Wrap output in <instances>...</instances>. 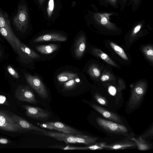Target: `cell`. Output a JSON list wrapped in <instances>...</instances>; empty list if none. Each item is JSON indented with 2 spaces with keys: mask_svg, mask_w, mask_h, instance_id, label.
Wrapping results in <instances>:
<instances>
[{
  "mask_svg": "<svg viewBox=\"0 0 153 153\" xmlns=\"http://www.w3.org/2000/svg\"><path fill=\"white\" fill-rule=\"evenodd\" d=\"M25 76L28 83L41 98L45 99L48 97L47 89L39 77L27 74H25Z\"/></svg>",
  "mask_w": 153,
  "mask_h": 153,
  "instance_id": "4",
  "label": "cell"
},
{
  "mask_svg": "<svg viewBox=\"0 0 153 153\" xmlns=\"http://www.w3.org/2000/svg\"><path fill=\"white\" fill-rule=\"evenodd\" d=\"M135 143L138 149L140 151L148 150L152 147V146L148 142L143 139L141 136L137 138L132 137L130 138Z\"/></svg>",
  "mask_w": 153,
  "mask_h": 153,
  "instance_id": "18",
  "label": "cell"
},
{
  "mask_svg": "<svg viewBox=\"0 0 153 153\" xmlns=\"http://www.w3.org/2000/svg\"><path fill=\"white\" fill-rule=\"evenodd\" d=\"M107 19L105 17L102 18L101 20V22L102 25H105L107 23Z\"/></svg>",
  "mask_w": 153,
  "mask_h": 153,
  "instance_id": "36",
  "label": "cell"
},
{
  "mask_svg": "<svg viewBox=\"0 0 153 153\" xmlns=\"http://www.w3.org/2000/svg\"><path fill=\"white\" fill-rule=\"evenodd\" d=\"M108 91L111 94H114L116 92V89L114 87L111 86L108 88Z\"/></svg>",
  "mask_w": 153,
  "mask_h": 153,
  "instance_id": "34",
  "label": "cell"
},
{
  "mask_svg": "<svg viewBox=\"0 0 153 153\" xmlns=\"http://www.w3.org/2000/svg\"><path fill=\"white\" fill-rule=\"evenodd\" d=\"M0 33L10 43L15 50L18 51L15 43L14 36L15 34L12 30H9L4 27L0 28Z\"/></svg>",
  "mask_w": 153,
  "mask_h": 153,
  "instance_id": "16",
  "label": "cell"
},
{
  "mask_svg": "<svg viewBox=\"0 0 153 153\" xmlns=\"http://www.w3.org/2000/svg\"><path fill=\"white\" fill-rule=\"evenodd\" d=\"M110 44L114 51L122 58L126 60H128L127 55L123 49L116 44L111 42Z\"/></svg>",
  "mask_w": 153,
  "mask_h": 153,
  "instance_id": "23",
  "label": "cell"
},
{
  "mask_svg": "<svg viewBox=\"0 0 153 153\" xmlns=\"http://www.w3.org/2000/svg\"><path fill=\"white\" fill-rule=\"evenodd\" d=\"M7 70L8 73L14 77L16 79L19 78L18 74L12 67L8 65L7 67Z\"/></svg>",
  "mask_w": 153,
  "mask_h": 153,
  "instance_id": "28",
  "label": "cell"
},
{
  "mask_svg": "<svg viewBox=\"0 0 153 153\" xmlns=\"http://www.w3.org/2000/svg\"><path fill=\"white\" fill-rule=\"evenodd\" d=\"M2 55V52L1 50L0 49V57Z\"/></svg>",
  "mask_w": 153,
  "mask_h": 153,
  "instance_id": "39",
  "label": "cell"
},
{
  "mask_svg": "<svg viewBox=\"0 0 153 153\" xmlns=\"http://www.w3.org/2000/svg\"><path fill=\"white\" fill-rule=\"evenodd\" d=\"M44 1V0H39V3L40 4H42Z\"/></svg>",
  "mask_w": 153,
  "mask_h": 153,
  "instance_id": "38",
  "label": "cell"
},
{
  "mask_svg": "<svg viewBox=\"0 0 153 153\" xmlns=\"http://www.w3.org/2000/svg\"><path fill=\"white\" fill-rule=\"evenodd\" d=\"M91 105L104 117L110 120L111 121L118 123H123L121 118L116 114L109 111L97 104H93Z\"/></svg>",
  "mask_w": 153,
  "mask_h": 153,
  "instance_id": "11",
  "label": "cell"
},
{
  "mask_svg": "<svg viewBox=\"0 0 153 153\" xmlns=\"http://www.w3.org/2000/svg\"><path fill=\"white\" fill-rule=\"evenodd\" d=\"M54 0H49L48 3V6L47 9V12L49 17H50L52 14L54 9Z\"/></svg>",
  "mask_w": 153,
  "mask_h": 153,
  "instance_id": "29",
  "label": "cell"
},
{
  "mask_svg": "<svg viewBox=\"0 0 153 153\" xmlns=\"http://www.w3.org/2000/svg\"><path fill=\"white\" fill-rule=\"evenodd\" d=\"M96 121L102 128L109 133L124 135L130 138L132 137L128 134V129L124 125L100 117L97 118Z\"/></svg>",
  "mask_w": 153,
  "mask_h": 153,
  "instance_id": "2",
  "label": "cell"
},
{
  "mask_svg": "<svg viewBox=\"0 0 153 153\" xmlns=\"http://www.w3.org/2000/svg\"><path fill=\"white\" fill-rule=\"evenodd\" d=\"M11 142L8 139L0 137V144H9Z\"/></svg>",
  "mask_w": 153,
  "mask_h": 153,
  "instance_id": "32",
  "label": "cell"
},
{
  "mask_svg": "<svg viewBox=\"0 0 153 153\" xmlns=\"http://www.w3.org/2000/svg\"><path fill=\"white\" fill-rule=\"evenodd\" d=\"M14 123L22 131L42 132L45 130L33 125L25 119L13 114H11Z\"/></svg>",
  "mask_w": 153,
  "mask_h": 153,
  "instance_id": "9",
  "label": "cell"
},
{
  "mask_svg": "<svg viewBox=\"0 0 153 153\" xmlns=\"http://www.w3.org/2000/svg\"><path fill=\"white\" fill-rule=\"evenodd\" d=\"M146 85L141 82L138 83L133 89L128 103L130 108H134L141 102L146 92Z\"/></svg>",
  "mask_w": 153,
  "mask_h": 153,
  "instance_id": "5",
  "label": "cell"
},
{
  "mask_svg": "<svg viewBox=\"0 0 153 153\" xmlns=\"http://www.w3.org/2000/svg\"><path fill=\"white\" fill-rule=\"evenodd\" d=\"M0 129L10 132H22L13 122L11 115L2 111H0Z\"/></svg>",
  "mask_w": 153,
  "mask_h": 153,
  "instance_id": "7",
  "label": "cell"
},
{
  "mask_svg": "<svg viewBox=\"0 0 153 153\" xmlns=\"http://www.w3.org/2000/svg\"><path fill=\"white\" fill-rule=\"evenodd\" d=\"M102 146L104 148L108 150L124 149L136 146L135 142L130 139L129 140H124L110 144L102 143Z\"/></svg>",
  "mask_w": 153,
  "mask_h": 153,
  "instance_id": "10",
  "label": "cell"
},
{
  "mask_svg": "<svg viewBox=\"0 0 153 153\" xmlns=\"http://www.w3.org/2000/svg\"><path fill=\"white\" fill-rule=\"evenodd\" d=\"M88 72L90 75L94 77H98L100 75V70L95 66H92L90 67Z\"/></svg>",
  "mask_w": 153,
  "mask_h": 153,
  "instance_id": "26",
  "label": "cell"
},
{
  "mask_svg": "<svg viewBox=\"0 0 153 153\" xmlns=\"http://www.w3.org/2000/svg\"><path fill=\"white\" fill-rule=\"evenodd\" d=\"M151 130L150 129L148 132H147L146 133H145L143 135L141 136V137L143 139H145L146 138H147V137H149V136H150L151 135Z\"/></svg>",
  "mask_w": 153,
  "mask_h": 153,
  "instance_id": "35",
  "label": "cell"
},
{
  "mask_svg": "<svg viewBox=\"0 0 153 153\" xmlns=\"http://www.w3.org/2000/svg\"><path fill=\"white\" fill-rule=\"evenodd\" d=\"M13 23L16 29L22 32H25L28 25V14L25 4H22L19 7L16 14L13 19Z\"/></svg>",
  "mask_w": 153,
  "mask_h": 153,
  "instance_id": "3",
  "label": "cell"
},
{
  "mask_svg": "<svg viewBox=\"0 0 153 153\" xmlns=\"http://www.w3.org/2000/svg\"><path fill=\"white\" fill-rule=\"evenodd\" d=\"M141 27V26L140 25H138L134 29L133 32V34H134L136 33L139 31L140 30Z\"/></svg>",
  "mask_w": 153,
  "mask_h": 153,
  "instance_id": "37",
  "label": "cell"
},
{
  "mask_svg": "<svg viewBox=\"0 0 153 153\" xmlns=\"http://www.w3.org/2000/svg\"><path fill=\"white\" fill-rule=\"evenodd\" d=\"M102 143H97L93 144L88 145V146L84 147H79V150H98L104 149L102 146Z\"/></svg>",
  "mask_w": 153,
  "mask_h": 153,
  "instance_id": "24",
  "label": "cell"
},
{
  "mask_svg": "<svg viewBox=\"0 0 153 153\" xmlns=\"http://www.w3.org/2000/svg\"><path fill=\"white\" fill-rule=\"evenodd\" d=\"M94 98L100 104L103 105H107V102L106 99L98 94H96Z\"/></svg>",
  "mask_w": 153,
  "mask_h": 153,
  "instance_id": "27",
  "label": "cell"
},
{
  "mask_svg": "<svg viewBox=\"0 0 153 153\" xmlns=\"http://www.w3.org/2000/svg\"><path fill=\"white\" fill-rule=\"evenodd\" d=\"M15 97L19 101L36 104L38 101L32 91L27 86L20 85L17 88Z\"/></svg>",
  "mask_w": 153,
  "mask_h": 153,
  "instance_id": "6",
  "label": "cell"
},
{
  "mask_svg": "<svg viewBox=\"0 0 153 153\" xmlns=\"http://www.w3.org/2000/svg\"><path fill=\"white\" fill-rule=\"evenodd\" d=\"M58 48V45L54 44L39 45L35 47L36 49L39 52L45 54H51L57 50Z\"/></svg>",
  "mask_w": 153,
  "mask_h": 153,
  "instance_id": "17",
  "label": "cell"
},
{
  "mask_svg": "<svg viewBox=\"0 0 153 153\" xmlns=\"http://www.w3.org/2000/svg\"><path fill=\"white\" fill-rule=\"evenodd\" d=\"M85 48V38L84 35H81L76 39L74 45V52L76 57L78 58L82 57Z\"/></svg>",
  "mask_w": 153,
  "mask_h": 153,
  "instance_id": "15",
  "label": "cell"
},
{
  "mask_svg": "<svg viewBox=\"0 0 153 153\" xmlns=\"http://www.w3.org/2000/svg\"><path fill=\"white\" fill-rule=\"evenodd\" d=\"M4 27L6 29L12 30L11 28L10 22L6 15L0 10V28Z\"/></svg>",
  "mask_w": 153,
  "mask_h": 153,
  "instance_id": "21",
  "label": "cell"
},
{
  "mask_svg": "<svg viewBox=\"0 0 153 153\" xmlns=\"http://www.w3.org/2000/svg\"><path fill=\"white\" fill-rule=\"evenodd\" d=\"M14 39L18 51H20L28 57L32 59H37L40 58L39 54L22 43L15 35Z\"/></svg>",
  "mask_w": 153,
  "mask_h": 153,
  "instance_id": "14",
  "label": "cell"
},
{
  "mask_svg": "<svg viewBox=\"0 0 153 153\" xmlns=\"http://www.w3.org/2000/svg\"><path fill=\"white\" fill-rule=\"evenodd\" d=\"M92 52L94 54L98 56L108 63L113 66H117L116 64L106 53L97 49H94Z\"/></svg>",
  "mask_w": 153,
  "mask_h": 153,
  "instance_id": "20",
  "label": "cell"
},
{
  "mask_svg": "<svg viewBox=\"0 0 153 153\" xmlns=\"http://www.w3.org/2000/svg\"><path fill=\"white\" fill-rule=\"evenodd\" d=\"M48 123L54 126L55 130L60 132L74 135L82 134L79 131L59 122Z\"/></svg>",
  "mask_w": 153,
  "mask_h": 153,
  "instance_id": "13",
  "label": "cell"
},
{
  "mask_svg": "<svg viewBox=\"0 0 153 153\" xmlns=\"http://www.w3.org/2000/svg\"><path fill=\"white\" fill-rule=\"evenodd\" d=\"M110 78V77L108 75L104 74L101 77L100 79L102 81L104 82L108 80Z\"/></svg>",
  "mask_w": 153,
  "mask_h": 153,
  "instance_id": "33",
  "label": "cell"
},
{
  "mask_svg": "<svg viewBox=\"0 0 153 153\" xmlns=\"http://www.w3.org/2000/svg\"><path fill=\"white\" fill-rule=\"evenodd\" d=\"M42 128L44 129H48L51 130H55L54 126L48 122L44 123H39L38 124Z\"/></svg>",
  "mask_w": 153,
  "mask_h": 153,
  "instance_id": "30",
  "label": "cell"
},
{
  "mask_svg": "<svg viewBox=\"0 0 153 153\" xmlns=\"http://www.w3.org/2000/svg\"><path fill=\"white\" fill-rule=\"evenodd\" d=\"M80 79L77 77L64 82L63 88L65 90L72 89L80 83Z\"/></svg>",
  "mask_w": 153,
  "mask_h": 153,
  "instance_id": "22",
  "label": "cell"
},
{
  "mask_svg": "<svg viewBox=\"0 0 153 153\" xmlns=\"http://www.w3.org/2000/svg\"><path fill=\"white\" fill-rule=\"evenodd\" d=\"M78 74L75 73L66 71L59 74L57 76V79L59 82L64 83L69 80L78 77Z\"/></svg>",
  "mask_w": 153,
  "mask_h": 153,
  "instance_id": "19",
  "label": "cell"
},
{
  "mask_svg": "<svg viewBox=\"0 0 153 153\" xmlns=\"http://www.w3.org/2000/svg\"><path fill=\"white\" fill-rule=\"evenodd\" d=\"M8 105V102L6 97L4 96L0 95V105Z\"/></svg>",
  "mask_w": 153,
  "mask_h": 153,
  "instance_id": "31",
  "label": "cell"
},
{
  "mask_svg": "<svg viewBox=\"0 0 153 153\" xmlns=\"http://www.w3.org/2000/svg\"><path fill=\"white\" fill-rule=\"evenodd\" d=\"M21 106L25 110L27 116L34 119L47 120L51 115L49 112L38 107L25 105H22Z\"/></svg>",
  "mask_w": 153,
  "mask_h": 153,
  "instance_id": "8",
  "label": "cell"
},
{
  "mask_svg": "<svg viewBox=\"0 0 153 153\" xmlns=\"http://www.w3.org/2000/svg\"><path fill=\"white\" fill-rule=\"evenodd\" d=\"M143 52L146 56L152 62L153 61V50L150 46H146L143 49Z\"/></svg>",
  "mask_w": 153,
  "mask_h": 153,
  "instance_id": "25",
  "label": "cell"
},
{
  "mask_svg": "<svg viewBox=\"0 0 153 153\" xmlns=\"http://www.w3.org/2000/svg\"><path fill=\"white\" fill-rule=\"evenodd\" d=\"M67 40L66 37L63 35L59 33H50L39 36L33 41L34 42H39L48 41L65 42Z\"/></svg>",
  "mask_w": 153,
  "mask_h": 153,
  "instance_id": "12",
  "label": "cell"
},
{
  "mask_svg": "<svg viewBox=\"0 0 153 153\" xmlns=\"http://www.w3.org/2000/svg\"><path fill=\"white\" fill-rule=\"evenodd\" d=\"M35 133L52 137L59 141H63L67 144L80 143L89 145L95 143L99 139L97 137H93L83 134L74 135L49 131L45 129L42 132Z\"/></svg>",
  "mask_w": 153,
  "mask_h": 153,
  "instance_id": "1",
  "label": "cell"
}]
</instances>
